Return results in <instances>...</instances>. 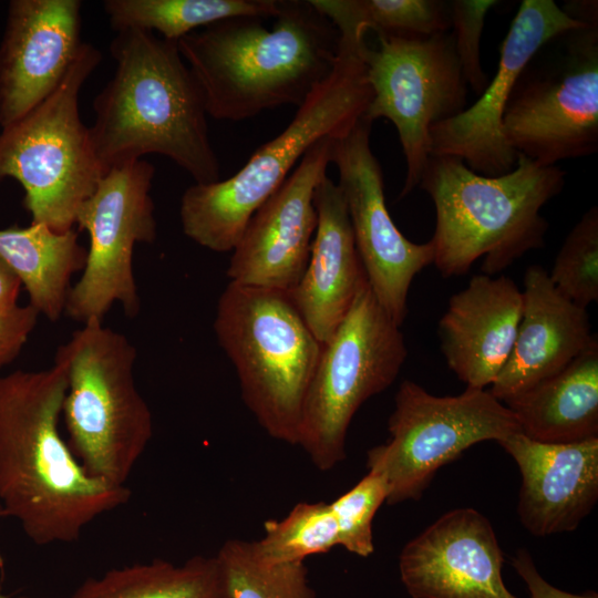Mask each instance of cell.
Returning a JSON list of instances; mask_svg holds the SVG:
<instances>
[{
  "instance_id": "37",
  "label": "cell",
  "mask_w": 598,
  "mask_h": 598,
  "mask_svg": "<svg viewBox=\"0 0 598 598\" xmlns=\"http://www.w3.org/2000/svg\"><path fill=\"white\" fill-rule=\"evenodd\" d=\"M0 598H8L4 592L2 591L1 587H0Z\"/></svg>"
},
{
  "instance_id": "17",
  "label": "cell",
  "mask_w": 598,
  "mask_h": 598,
  "mask_svg": "<svg viewBox=\"0 0 598 598\" xmlns=\"http://www.w3.org/2000/svg\"><path fill=\"white\" fill-rule=\"evenodd\" d=\"M80 0H13L0 44V125L23 117L64 79L82 45Z\"/></svg>"
},
{
  "instance_id": "18",
  "label": "cell",
  "mask_w": 598,
  "mask_h": 598,
  "mask_svg": "<svg viewBox=\"0 0 598 598\" xmlns=\"http://www.w3.org/2000/svg\"><path fill=\"white\" fill-rule=\"evenodd\" d=\"M503 561L489 520L464 507L411 539L400 553L399 571L413 598H518L505 586Z\"/></svg>"
},
{
  "instance_id": "5",
  "label": "cell",
  "mask_w": 598,
  "mask_h": 598,
  "mask_svg": "<svg viewBox=\"0 0 598 598\" xmlns=\"http://www.w3.org/2000/svg\"><path fill=\"white\" fill-rule=\"evenodd\" d=\"M364 39L341 37L331 73L308 95L276 137L257 148L227 179L189 186L183 194V233L216 252L233 251L257 209L283 184L306 153L326 136L350 131L364 115L372 90L362 58Z\"/></svg>"
},
{
  "instance_id": "38",
  "label": "cell",
  "mask_w": 598,
  "mask_h": 598,
  "mask_svg": "<svg viewBox=\"0 0 598 598\" xmlns=\"http://www.w3.org/2000/svg\"><path fill=\"white\" fill-rule=\"evenodd\" d=\"M19 598H30V597L21 596V597H19Z\"/></svg>"
},
{
  "instance_id": "33",
  "label": "cell",
  "mask_w": 598,
  "mask_h": 598,
  "mask_svg": "<svg viewBox=\"0 0 598 598\" xmlns=\"http://www.w3.org/2000/svg\"><path fill=\"white\" fill-rule=\"evenodd\" d=\"M39 316L29 303L16 305L0 313V368L11 363L21 352L35 328Z\"/></svg>"
},
{
  "instance_id": "25",
  "label": "cell",
  "mask_w": 598,
  "mask_h": 598,
  "mask_svg": "<svg viewBox=\"0 0 598 598\" xmlns=\"http://www.w3.org/2000/svg\"><path fill=\"white\" fill-rule=\"evenodd\" d=\"M70 598H230L217 556H194L184 564L154 559L87 578Z\"/></svg>"
},
{
  "instance_id": "7",
  "label": "cell",
  "mask_w": 598,
  "mask_h": 598,
  "mask_svg": "<svg viewBox=\"0 0 598 598\" xmlns=\"http://www.w3.org/2000/svg\"><path fill=\"white\" fill-rule=\"evenodd\" d=\"M214 330L259 425L271 437L297 445L305 396L322 344L288 291L229 281L217 302Z\"/></svg>"
},
{
  "instance_id": "11",
  "label": "cell",
  "mask_w": 598,
  "mask_h": 598,
  "mask_svg": "<svg viewBox=\"0 0 598 598\" xmlns=\"http://www.w3.org/2000/svg\"><path fill=\"white\" fill-rule=\"evenodd\" d=\"M388 430L389 441L368 451L367 466L384 478L389 505L419 499L435 473L472 445L520 432L489 390L466 386L437 396L410 380L399 386Z\"/></svg>"
},
{
  "instance_id": "16",
  "label": "cell",
  "mask_w": 598,
  "mask_h": 598,
  "mask_svg": "<svg viewBox=\"0 0 598 598\" xmlns=\"http://www.w3.org/2000/svg\"><path fill=\"white\" fill-rule=\"evenodd\" d=\"M319 140L257 209L233 249L227 276L241 286L291 290L300 280L317 228L315 190L327 175L331 142Z\"/></svg>"
},
{
  "instance_id": "34",
  "label": "cell",
  "mask_w": 598,
  "mask_h": 598,
  "mask_svg": "<svg viewBox=\"0 0 598 598\" xmlns=\"http://www.w3.org/2000/svg\"><path fill=\"white\" fill-rule=\"evenodd\" d=\"M512 565L525 581L530 598H598L596 592L571 594L550 585L537 570L530 554L520 548L512 557Z\"/></svg>"
},
{
  "instance_id": "24",
  "label": "cell",
  "mask_w": 598,
  "mask_h": 598,
  "mask_svg": "<svg viewBox=\"0 0 598 598\" xmlns=\"http://www.w3.org/2000/svg\"><path fill=\"white\" fill-rule=\"evenodd\" d=\"M85 259L74 228L60 233L31 223L0 229V260L20 280L29 305L50 321L64 315L72 277L83 270Z\"/></svg>"
},
{
  "instance_id": "12",
  "label": "cell",
  "mask_w": 598,
  "mask_h": 598,
  "mask_svg": "<svg viewBox=\"0 0 598 598\" xmlns=\"http://www.w3.org/2000/svg\"><path fill=\"white\" fill-rule=\"evenodd\" d=\"M379 44L362 48L372 99L364 118L393 123L405 159L400 198L419 186L431 156L430 131L465 110L467 84L452 32L429 37L377 33Z\"/></svg>"
},
{
  "instance_id": "10",
  "label": "cell",
  "mask_w": 598,
  "mask_h": 598,
  "mask_svg": "<svg viewBox=\"0 0 598 598\" xmlns=\"http://www.w3.org/2000/svg\"><path fill=\"white\" fill-rule=\"evenodd\" d=\"M408 357L403 334L364 280L348 313L322 344L301 412L297 445L322 472L346 458L359 408L388 389Z\"/></svg>"
},
{
  "instance_id": "29",
  "label": "cell",
  "mask_w": 598,
  "mask_h": 598,
  "mask_svg": "<svg viewBox=\"0 0 598 598\" xmlns=\"http://www.w3.org/2000/svg\"><path fill=\"white\" fill-rule=\"evenodd\" d=\"M216 556L230 598H316L305 561L265 564L243 539H227Z\"/></svg>"
},
{
  "instance_id": "20",
  "label": "cell",
  "mask_w": 598,
  "mask_h": 598,
  "mask_svg": "<svg viewBox=\"0 0 598 598\" xmlns=\"http://www.w3.org/2000/svg\"><path fill=\"white\" fill-rule=\"evenodd\" d=\"M523 293L509 277L474 275L439 321L441 351L466 386L486 389L506 364L522 317Z\"/></svg>"
},
{
  "instance_id": "13",
  "label": "cell",
  "mask_w": 598,
  "mask_h": 598,
  "mask_svg": "<svg viewBox=\"0 0 598 598\" xmlns=\"http://www.w3.org/2000/svg\"><path fill=\"white\" fill-rule=\"evenodd\" d=\"M154 175V166L142 158L114 166L80 206L75 225L87 233L90 245L66 299L64 315L70 319L82 324L103 322L115 303L127 318L138 316L133 252L136 244H152L157 236L151 196Z\"/></svg>"
},
{
  "instance_id": "1",
  "label": "cell",
  "mask_w": 598,
  "mask_h": 598,
  "mask_svg": "<svg viewBox=\"0 0 598 598\" xmlns=\"http://www.w3.org/2000/svg\"><path fill=\"white\" fill-rule=\"evenodd\" d=\"M65 392L56 363L0 375V503L39 546L78 540L131 498L127 485L90 474L61 435Z\"/></svg>"
},
{
  "instance_id": "30",
  "label": "cell",
  "mask_w": 598,
  "mask_h": 598,
  "mask_svg": "<svg viewBox=\"0 0 598 598\" xmlns=\"http://www.w3.org/2000/svg\"><path fill=\"white\" fill-rule=\"evenodd\" d=\"M553 285L587 309L598 300V208H589L565 238L553 268Z\"/></svg>"
},
{
  "instance_id": "2",
  "label": "cell",
  "mask_w": 598,
  "mask_h": 598,
  "mask_svg": "<svg viewBox=\"0 0 598 598\" xmlns=\"http://www.w3.org/2000/svg\"><path fill=\"white\" fill-rule=\"evenodd\" d=\"M340 34L309 0H279L271 28L261 18L225 19L177 41L207 114L238 122L282 105L299 107L331 73Z\"/></svg>"
},
{
  "instance_id": "22",
  "label": "cell",
  "mask_w": 598,
  "mask_h": 598,
  "mask_svg": "<svg viewBox=\"0 0 598 598\" xmlns=\"http://www.w3.org/2000/svg\"><path fill=\"white\" fill-rule=\"evenodd\" d=\"M317 228L307 267L288 291L317 340L324 344L351 308L367 276L340 187L327 175L313 198Z\"/></svg>"
},
{
  "instance_id": "28",
  "label": "cell",
  "mask_w": 598,
  "mask_h": 598,
  "mask_svg": "<svg viewBox=\"0 0 598 598\" xmlns=\"http://www.w3.org/2000/svg\"><path fill=\"white\" fill-rule=\"evenodd\" d=\"M265 535L251 543L255 556L269 565L305 561L339 546L338 526L330 503L301 502L281 519L265 522Z\"/></svg>"
},
{
  "instance_id": "32",
  "label": "cell",
  "mask_w": 598,
  "mask_h": 598,
  "mask_svg": "<svg viewBox=\"0 0 598 598\" xmlns=\"http://www.w3.org/2000/svg\"><path fill=\"white\" fill-rule=\"evenodd\" d=\"M499 1L453 0L448 13L454 49L463 76L472 91L482 94L488 80L481 62V38L488 11Z\"/></svg>"
},
{
  "instance_id": "15",
  "label": "cell",
  "mask_w": 598,
  "mask_h": 598,
  "mask_svg": "<svg viewBox=\"0 0 598 598\" xmlns=\"http://www.w3.org/2000/svg\"><path fill=\"white\" fill-rule=\"evenodd\" d=\"M372 123L364 116L347 133L333 137L330 163L339 173L343 195L368 283L379 303L401 327L414 277L433 264L430 241L409 240L385 205L383 174L370 145Z\"/></svg>"
},
{
  "instance_id": "4",
  "label": "cell",
  "mask_w": 598,
  "mask_h": 598,
  "mask_svg": "<svg viewBox=\"0 0 598 598\" xmlns=\"http://www.w3.org/2000/svg\"><path fill=\"white\" fill-rule=\"evenodd\" d=\"M566 172L518 155L502 175L472 171L454 156H430L419 186L435 207L430 240L442 277L467 274L483 258L482 274L494 276L545 244L549 227L540 209L558 195Z\"/></svg>"
},
{
  "instance_id": "27",
  "label": "cell",
  "mask_w": 598,
  "mask_h": 598,
  "mask_svg": "<svg viewBox=\"0 0 598 598\" xmlns=\"http://www.w3.org/2000/svg\"><path fill=\"white\" fill-rule=\"evenodd\" d=\"M340 35L365 32L429 37L451 29L448 2L440 0H309Z\"/></svg>"
},
{
  "instance_id": "23",
  "label": "cell",
  "mask_w": 598,
  "mask_h": 598,
  "mask_svg": "<svg viewBox=\"0 0 598 598\" xmlns=\"http://www.w3.org/2000/svg\"><path fill=\"white\" fill-rule=\"evenodd\" d=\"M503 403L530 440L574 443L598 437V343Z\"/></svg>"
},
{
  "instance_id": "14",
  "label": "cell",
  "mask_w": 598,
  "mask_h": 598,
  "mask_svg": "<svg viewBox=\"0 0 598 598\" xmlns=\"http://www.w3.org/2000/svg\"><path fill=\"white\" fill-rule=\"evenodd\" d=\"M597 1H571L565 9L553 0H524L502 42L495 75L478 100L430 131L431 156H454L486 176L511 172L517 154L506 143L502 117L523 70L555 37L586 24Z\"/></svg>"
},
{
  "instance_id": "31",
  "label": "cell",
  "mask_w": 598,
  "mask_h": 598,
  "mask_svg": "<svg viewBox=\"0 0 598 598\" xmlns=\"http://www.w3.org/2000/svg\"><path fill=\"white\" fill-rule=\"evenodd\" d=\"M386 497L384 478L369 471L351 489L330 503L338 526L339 546L360 557L374 551L372 522Z\"/></svg>"
},
{
  "instance_id": "36",
  "label": "cell",
  "mask_w": 598,
  "mask_h": 598,
  "mask_svg": "<svg viewBox=\"0 0 598 598\" xmlns=\"http://www.w3.org/2000/svg\"><path fill=\"white\" fill-rule=\"evenodd\" d=\"M4 517V512L0 503V520Z\"/></svg>"
},
{
  "instance_id": "8",
  "label": "cell",
  "mask_w": 598,
  "mask_h": 598,
  "mask_svg": "<svg viewBox=\"0 0 598 598\" xmlns=\"http://www.w3.org/2000/svg\"><path fill=\"white\" fill-rule=\"evenodd\" d=\"M101 60L84 42L56 90L0 132V182L18 181L31 223L55 231L74 228L80 206L106 173L79 112L80 91Z\"/></svg>"
},
{
  "instance_id": "6",
  "label": "cell",
  "mask_w": 598,
  "mask_h": 598,
  "mask_svg": "<svg viewBox=\"0 0 598 598\" xmlns=\"http://www.w3.org/2000/svg\"><path fill=\"white\" fill-rule=\"evenodd\" d=\"M136 358L130 339L103 322L83 324L54 357L66 378V442L90 474L116 486H126L153 435L152 412L134 380Z\"/></svg>"
},
{
  "instance_id": "3",
  "label": "cell",
  "mask_w": 598,
  "mask_h": 598,
  "mask_svg": "<svg viewBox=\"0 0 598 598\" xmlns=\"http://www.w3.org/2000/svg\"><path fill=\"white\" fill-rule=\"evenodd\" d=\"M113 78L93 101L90 134L107 172L147 154L168 157L196 184L220 179L202 90L177 41L151 31H116Z\"/></svg>"
},
{
  "instance_id": "9",
  "label": "cell",
  "mask_w": 598,
  "mask_h": 598,
  "mask_svg": "<svg viewBox=\"0 0 598 598\" xmlns=\"http://www.w3.org/2000/svg\"><path fill=\"white\" fill-rule=\"evenodd\" d=\"M517 154L543 165L598 151V6L586 24L544 44L523 70L502 117Z\"/></svg>"
},
{
  "instance_id": "26",
  "label": "cell",
  "mask_w": 598,
  "mask_h": 598,
  "mask_svg": "<svg viewBox=\"0 0 598 598\" xmlns=\"http://www.w3.org/2000/svg\"><path fill=\"white\" fill-rule=\"evenodd\" d=\"M103 8L115 31H157L166 40L178 41L225 19L275 18L279 0H106Z\"/></svg>"
},
{
  "instance_id": "21",
  "label": "cell",
  "mask_w": 598,
  "mask_h": 598,
  "mask_svg": "<svg viewBox=\"0 0 598 598\" xmlns=\"http://www.w3.org/2000/svg\"><path fill=\"white\" fill-rule=\"evenodd\" d=\"M522 293L515 343L489 390L501 402L557 373L597 343L587 310L566 298L544 267L526 269Z\"/></svg>"
},
{
  "instance_id": "35",
  "label": "cell",
  "mask_w": 598,
  "mask_h": 598,
  "mask_svg": "<svg viewBox=\"0 0 598 598\" xmlns=\"http://www.w3.org/2000/svg\"><path fill=\"white\" fill-rule=\"evenodd\" d=\"M20 289L18 277L0 260V313L17 305Z\"/></svg>"
},
{
  "instance_id": "19",
  "label": "cell",
  "mask_w": 598,
  "mask_h": 598,
  "mask_svg": "<svg viewBox=\"0 0 598 598\" xmlns=\"http://www.w3.org/2000/svg\"><path fill=\"white\" fill-rule=\"evenodd\" d=\"M498 444L520 472L523 526L535 536L576 529L598 498V437L544 443L517 432Z\"/></svg>"
}]
</instances>
